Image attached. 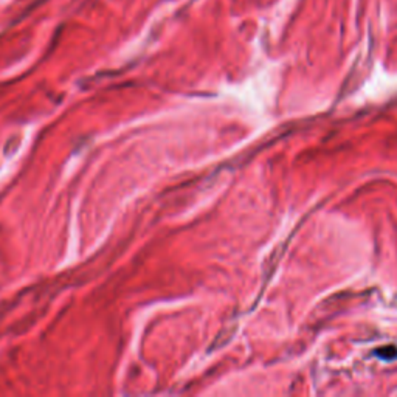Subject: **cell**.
<instances>
[{"mask_svg": "<svg viewBox=\"0 0 397 397\" xmlns=\"http://www.w3.org/2000/svg\"><path fill=\"white\" fill-rule=\"evenodd\" d=\"M379 352H380V354H377V356L382 357V358H385V360H391V358H394L397 356V351H396L394 346H388L386 354H385L384 351H379Z\"/></svg>", "mask_w": 397, "mask_h": 397, "instance_id": "cell-1", "label": "cell"}]
</instances>
